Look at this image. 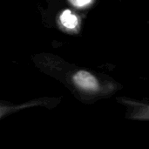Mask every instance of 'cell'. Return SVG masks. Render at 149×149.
Wrapping results in <instances>:
<instances>
[{
  "instance_id": "cell-1",
  "label": "cell",
  "mask_w": 149,
  "mask_h": 149,
  "mask_svg": "<svg viewBox=\"0 0 149 149\" xmlns=\"http://www.w3.org/2000/svg\"><path fill=\"white\" fill-rule=\"evenodd\" d=\"M72 80L79 89L86 92H97L100 87L97 79L86 71L77 72L73 75Z\"/></svg>"
},
{
  "instance_id": "cell-2",
  "label": "cell",
  "mask_w": 149,
  "mask_h": 149,
  "mask_svg": "<svg viewBox=\"0 0 149 149\" xmlns=\"http://www.w3.org/2000/svg\"><path fill=\"white\" fill-rule=\"evenodd\" d=\"M59 20L61 24L67 30H75L79 25L78 17L70 10H64L59 17Z\"/></svg>"
},
{
  "instance_id": "cell-3",
  "label": "cell",
  "mask_w": 149,
  "mask_h": 149,
  "mask_svg": "<svg viewBox=\"0 0 149 149\" xmlns=\"http://www.w3.org/2000/svg\"><path fill=\"white\" fill-rule=\"evenodd\" d=\"M69 1L73 6L78 7V8L86 7L93 2V0H69Z\"/></svg>"
}]
</instances>
